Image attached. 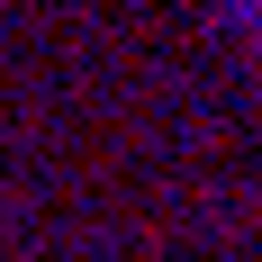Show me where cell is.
<instances>
[{
	"mask_svg": "<svg viewBox=\"0 0 262 262\" xmlns=\"http://www.w3.org/2000/svg\"><path fill=\"white\" fill-rule=\"evenodd\" d=\"M244 9H262V0H244Z\"/></svg>",
	"mask_w": 262,
	"mask_h": 262,
	"instance_id": "cell-1",
	"label": "cell"
}]
</instances>
